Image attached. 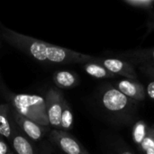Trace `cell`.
Returning a JSON list of instances; mask_svg holds the SVG:
<instances>
[{
  "label": "cell",
  "mask_w": 154,
  "mask_h": 154,
  "mask_svg": "<svg viewBox=\"0 0 154 154\" xmlns=\"http://www.w3.org/2000/svg\"><path fill=\"white\" fill-rule=\"evenodd\" d=\"M0 34L3 40L10 46L41 63L50 65L84 64L96 60V57L37 40L3 25L0 26Z\"/></svg>",
  "instance_id": "1"
},
{
  "label": "cell",
  "mask_w": 154,
  "mask_h": 154,
  "mask_svg": "<svg viewBox=\"0 0 154 154\" xmlns=\"http://www.w3.org/2000/svg\"><path fill=\"white\" fill-rule=\"evenodd\" d=\"M7 104L21 116L35 122L36 124L49 127L45 98L39 95L16 94L11 91L5 96Z\"/></svg>",
  "instance_id": "2"
},
{
  "label": "cell",
  "mask_w": 154,
  "mask_h": 154,
  "mask_svg": "<svg viewBox=\"0 0 154 154\" xmlns=\"http://www.w3.org/2000/svg\"><path fill=\"white\" fill-rule=\"evenodd\" d=\"M100 103L103 108L113 116H125L134 109V100L127 97L116 88L108 86L100 94Z\"/></svg>",
  "instance_id": "3"
},
{
  "label": "cell",
  "mask_w": 154,
  "mask_h": 154,
  "mask_svg": "<svg viewBox=\"0 0 154 154\" xmlns=\"http://www.w3.org/2000/svg\"><path fill=\"white\" fill-rule=\"evenodd\" d=\"M44 98H45L46 111H47V116L50 125L56 130H60L63 101L65 98L62 93L56 88L49 89L46 92Z\"/></svg>",
  "instance_id": "4"
},
{
  "label": "cell",
  "mask_w": 154,
  "mask_h": 154,
  "mask_svg": "<svg viewBox=\"0 0 154 154\" xmlns=\"http://www.w3.org/2000/svg\"><path fill=\"white\" fill-rule=\"evenodd\" d=\"M50 141L65 154H89L84 146L71 134L60 130L50 132Z\"/></svg>",
  "instance_id": "5"
},
{
  "label": "cell",
  "mask_w": 154,
  "mask_h": 154,
  "mask_svg": "<svg viewBox=\"0 0 154 154\" xmlns=\"http://www.w3.org/2000/svg\"><path fill=\"white\" fill-rule=\"evenodd\" d=\"M12 116L18 129L32 142H38L43 139L49 132V127L36 124L35 122L21 116L12 108Z\"/></svg>",
  "instance_id": "6"
},
{
  "label": "cell",
  "mask_w": 154,
  "mask_h": 154,
  "mask_svg": "<svg viewBox=\"0 0 154 154\" xmlns=\"http://www.w3.org/2000/svg\"><path fill=\"white\" fill-rule=\"evenodd\" d=\"M96 61L104 66L108 71L115 75H120L125 79L135 80L137 79L136 71L132 63L125 60L117 58H98L97 57Z\"/></svg>",
  "instance_id": "7"
},
{
  "label": "cell",
  "mask_w": 154,
  "mask_h": 154,
  "mask_svg": "<svg viewBox=\"0 0 154 154\" xmlns=\"http://www.w3.org/2000/svg\"><path fill=\"white\" fill-rule=\"evenodd\" d=\"M116 88L127 97L134 101H143L146 91L143 84L130 79H124L116 83Z\"/></svg>",
  "instance_id": "8"
},
{
  "label": "cell",
  "mask_w": 154,
  "mask_h": 154,
  "mask_svg": "<svg viewBox=\"0 0 154 154\" xmlns=\"http://www.w3.org/2000/svg\"><path fill=\"white\" fill-rule=\"evenodd\" d=\"M17 126L12 116V107L8 104L0 105V135L11 142Z\"/></svg>",
  "instance_id": "9"
},
{
  "label": "cell",
  "mask_w": 154,
  "mask_h": 154,
  "mask_svg": "<svg viewBox=\"0 0 154 154\" xmlns=\"http://www.w3.org/2000/svg\"><path fill=\"white\" fill-rule=\"evenodd\" d=\"M10 143L15 154H39L36 146L18 129V127Z\"/></svg>",
  "instance_id": "10"
},
{
  "label": "cell",
  "mask_w": 154,
  "mask_h": 154,
  "mask_svg": "<svg viewBox=\"0 0 154 154\" xmlns=\"http://www.w3.org/2000/svg\"><path fill=\"white\" fill-rule=\"evenodd\" d=\"M125 60L130 63H134L138 65H143L148 63H154V47L148 49H139L134 51H130L122 54Z\"/></svg>",
  "instance_id": "11"
},
{
  "label": "cell",
  "mask_w": 154,
  "mask_h": 154,
  "mask_svg": "<svg viewBox=\"0 0 154 154\" xmlns=\"http://www.w3.org/2000/svg\"><path fill=\"white\" fill-rule=\"evenodd\" d=\"M54 84L60 88H72L79 84V77L69 70H58L53 76Z\"/></svg>",
  "instance_id": "12"
},
{
  "label": "cell",
  "mask_w": 154,
  "mask_h": 154,
  "mask_svg": "<svg viewBox=\"0 0 154 154\" xmlns=\"http://www.w3.org/2000/svg\"><path fill=\"white\" fill-rule=\"evenodd\" d=\"M96 59H97V57H96ZM82 65H83L85 71L89 76H91L93 78H96V79H110V78L116 77L115 74L108 71L104 66H102L101 64L97 62L96 60H92V61L86 62Z\"/></svg>",
  "instance_id": "13"
},
{
  "label": "cell",
  "mask_w": 154,
  "mask_h": 154,
  "mask_svg": "<svg viewBox=\"0 0 154 154\" xmlns=\"http://www.w3.org/2000/svg\"><path fill=\"white\" fill-rule=\"evenodd\" d=\"M149 127H150V125H148V123H146L145 121H143V120H140L134 124V125L133 127L132 135H133V141L137 147L140 146V144L143 141L144 137L146 136Z\"/></svg>",
  "instance_id": "14"
},
{
  "label": "cell",
  "mask_w": 154,
  "mask_h": 154,
  "mask_svg": "<svg viewBox=\"0 0 154 154\" xmlns=\"http://www.w3.org/2000/svg\"><path fill=\"white\" fill-rule=\"evenodd\" d=\"M73 126V114L71 111V108L67 102L66 99L63 101V107H62V113H61V118H60V131L69 133V130H71Z\"/></svg>",
  "instance_id": "15"
},
{
  "label": "cell",
  "mask_w": 154,
  "mask_h": 154,
  "mask_svg": "<svg viewBox=\"0 0 154 154\" xmlns=\"http://www.w3.org/2000/svg\"><path fill=\"white\" fill-rule=\"evenodd\" d=\"M143 154H154V126H150L146 136L138 147Z\"/></svg>",
  "instance_id": "16"
},
{
  "label": "cell",
  "mask_w": 154,
  "mask_h": 154,
  "mask_svg": "<svg viewBox=\"0 0 154 154\" xmlns=\"http://www.w3.org/2000/svg\"><path fill=\"white\" fill-rule=\"evenodd\" d=\"M124 3L130 6L144 10L152 9L154 5V0H125Z\"/></svg>",
  "instance_id": "17"
},
{
  "label": "cell",
  "mask_w": 154,
  "mask_h": 154,
  "mask_svg": "<svg viewBox=\"0 0 154 154\" xmlns=\"http://www.w3.org/2000/svg\"><path fill=\"white\" fill-rule=\"evenodd\" d=\"M140 69L147 76L154 79V63H148L140 66Z\"/></svg>",
  "instance_id": "18"
},
{
  "label": "cell",
  "mask_w": 154,
  "mask_h": 154,
  "mask_svg": "<svg viewBox=\"0 0 154 154\" xmlns=\"http://www.w3.org/2000/svg\"><path fill=\"white\" fill-rule=\"evenodd\" d=\"M9 91H10V90L7 88L6 85L5 84V82H4V80H3V78H2V75H1V73H0V96L3 97L5 98V96L8 94Z\"/></svg>",
  "instance_id": "19"
},
{
  "label": "cell",
  "mask_w": 154,
  "mask_h": 154,
  "mask_svg": "<svg viewBox=\"0 0 154 154\" xmlns=\"http://www.w3.org/2000/svg\"><path fill=\"white\" fill-rule=\"evenodd\" d=\"M10 152L8 144L5 142L4 138L0 135V154H7Z\"/></svg>",
  "instance_id": "20"
},
{
  "label": "cell",
  "mask_w": 154,
  "mask_h": 154,
  "mask_svg": "<svg viewBox=\"0 0 154 154\" xmlns=\"http://www.w3.org/2000/svg\"><path fill=\"white\" fill-rule=\"evenodd\" d=\"M146 94L148 95V97L154 100V80L150 82L147 86V89H146Z\"/></svg>",
  "instance_id": "21"
},
{
  "label": "cell",
  "mask_w": 154,
  "mask_h": 154,
  "mask_svg": "<svg viewBox=\"0 0 154 154\" xmlns=\"http://www.w3.org/2000/svg\"><path fill=\"white\" fill-rule=\"evenodd\" d=\"M120 154H134L131 151H129V150H125V151H123Z\"/></svg>",
  "instance_id": "22"
},
{
  "label": "cell",
  "mask_w": 154,
  "mask_h": 154,
  "mask_svg": "<svg viewBox=\"0 0 154 154\" xmlns=\"http://www.w3.org/2000/svg\"><path fill=\"white\" fill-rule=\"evenodd\" d=\"M7 154H15L14 153V152H11V151H10V152H8V153Z\"/></svg>",
  "instance_id": "23"
},
{
  "label": "cell",
  "mask_w": 154,
  "mask_h": 154,
  "mask_svg": "<svg viewBox=\"0 0 154 154\" xmlns=\"http://www.w3.org/2000/svg\"><path fill=\"white\" fill-rule=\"evenodd\" d=\"M1 25H2V24H1V23H0V26H1Z\"/></svg>",
  "instance_id": "24"
}]
</instances>
